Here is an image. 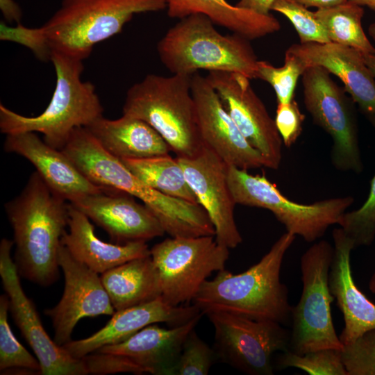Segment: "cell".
I'll return each mask as SVG.
<instances>
[{"instance_id":"obj_1","label":"cell","mask_w":375,"mask_h":375,"mask_svg":"<svg viewBox=\"0 0 375 375\" xmlns=\"http://www.w3.org/2000/svg\"><path fill=\"white\" fill-rule=\"evenodd\" d=\"M68 206L69 202L53 191L36 171L20 194L5 204L13 231V260L20 276L43 287L58 281V255L68 226Z\"/></svg>"},{"instance_id":"obj_2","label":"cell","mask_w":375,"mask_h":375,"mask_svg":"<svg viewBox=\"0 0 375 375\" xmlns=\"http://www.w3.org/2000/svg\"><path fill=\"white\" fill-rule=\"evenodd\" d=\"M62 151L95 185L119 190L141 200L170 237L215 235L201 206L167 195L144 183L106 151L86 127L76 128Z\"/></svg>"},{"instance_id":"obj_3","label":"cell","mask_w":375,"mask_h":375,"mask_svg":"<svg viewBox=\"0 0 375 375\" xmlns=\"http://www.w3.org/2000/svg\"><path fill=\"white\" fill-rule=\"evenodd\" d=\"M296 235L286 232L256 264L237 274L224 269L201 286L192 304L203 315L226 312L281 324L291 321L288 290L280 281L285 253Z\"/></svg>"},{"instance_id":"obj_4","label":"cell","mask_w":375,"mask_h":375,"mask_svg":"<svg viewBox=\"0 0 375 375\" xmlns=\"http://www.w3.org/2000/svg\"><path fill=\"white\" fill-rule=\"evenodd\" d=\"M56 86L46 109L35 117L18 114L0 104V131L6 135L40 133L44 141L62 150L73 131L87 127L103 116V108L94 85L83 81V61L53 51Z\"/></svg>"},{"instance_id":"obj_5","label":"cell","mask_w":375,"mask_h":375,"mask_svg":"<svg viewBox=\"0 0 375 375\" xmlns=\"http://www.w3.org/2000/svg\"><path fill=\"white\" fill-rule=\"evenodd\" d=\"M203 14L181 19L158 41L157 52L172 73L192 75L201 69L237 72L257 78L259 60L247 38L223 35Z\"/></svg>"},{"instance_id":"obj_6","label":"cell","mask_w":375,"mask_h":375,"mask_svg":"<svg viewBox=\"0 0 375 375\" xmlns=\"http://www.w3.org/2000/svg\"><path fill=\"white\" fill-rule=\"evenodd\" d=\"M192 75L147 74L127 91L123 115L151 126L179 158H190L203 148L191 92Z\"/></svg>"},{"instance_id":"obj_7","label":"cell","mask_w":375,"mask_h":375,"mask_svg":"<svg viewBox=\"0 0 375 375\" xmlns=\"http://www.w3.org/2000/svg\"><path fill=\"white\" fill-rule=\"evenodd\" d=\"M165 8V0H62L42 26L53 51L83 61L95 44L120 33L134 15Z\"/></svg>"},{"instance_id":"obj_8","label":"cell","mask_w":375,"mask_h":375,"mask_svg":"<svg viewBox=\"0 0 375 375\" xmlns=\"http://www.w3.org/2000/svg\"><path fill=\"white\" fill-rule=\"evenodd\" d=\"M227 182L236 204L267 209L288 232L312 242L322 237L329 226L338 224L340 216L354 201L347 196L320 200L309 204L291 201L265 174L227 165Z\"/></svg>"},{"instance_id":"obj_9","label":"cell","mask_w":375,"mask_h":375,"mask_svg":"<svg viewBox=\"0 0 375 375\" xmlns=\"http://www.w3.org/2000/svg\"><path fill=\"white\" fill-rule=\"evenodd\" d=\"M333 253L334 247L328 242L320 240L301 258L302 293L291 311L289 350L295 353L343 348L335 330L331 309L335 299L328 284Z\"/></svg>"},{"instance_id":"obj_10","label":"cell","mask_w":375,"mask_h":375,"mask_svg":"<svg viewBox=\"0 0 375 375\" xmlns=\"http://www.w3.org/2000/svg\"><path fill=\"white\" fill-rule=\"evenodd\" d=\"M159 275L161 297L177 306L192 301L214 272L225 269L228 248L214 235L167 238L150 249Z\"/></svg>"},{"instance_id":"obj_11","label":"cell","mask_w":375,"mask_h":375,"mask_svg":"<svg viewBox=\"0 0 375 375\" xmlns=\"http://www.w3.org/2000/svg\"><path fill=\"white\" fill-rule=\"evenodd\" d=\"M321 66L308 67L302 76L303 103L314 122L332 138L331 159L341 172L360 173L363 164L359 147L353 101Z\"/></svg>"},{"instance_id":"obj_12","label":"cell","mask_w":375,"mask_h":375,"mask_svg":"<svg viewBox=\"0 0 375 375\" xmlns=\"http://www.w3.org/2000/svg\"><path fill=\"white\" fill-rule=\"evenodd\" d=\"M215 331L217 359L251 375H272V358L290 349V332L272 320H254L226 312L206 315Z\"/></svg>"},{"instance_id":"obj_13","label":"cell","mask_w":375,"mask_h":375,"mask_svg":"<svg viewBox=\"0 0 375 375\" xmlns=\"http://www.w3.org/2000/svg\"><path fill=\"white\" fill-rule=\"evenodd\" d=\"M13 241L0 242V276L9 299L12 317L36 356L42 375L88 374L81 358L71 356L46 332L33 301L24 292L16 264L11 256Z\"/></svg>"},{"instance_id":"obj_14","label":"cell","mask_w":375,"mask_h":375,"mask_svg":"<svg viewBox=\"0 0 375 375\" xmlns=\"http://www.w3.org/2000/svg\"><path fill=\"white\" fill-rule=\"evenodd\" d=\"M206 78L242 134L263 156L266 167L277 169L282 159L283 141L250 78L226 71L208 72Z\"/></svg>"},{"instance_id":"obj_15","label":"cell","mask_w":375,"mask_h":375,"mask_svg":"<svg viewBox=\"0 0 375 375\" xmlns=\"http://www.w3.org/2000/svg\"><path fill=\"white\" fill-rule=\"evenodd\" d=\"M58 261L64 274V290L59 302L44 314L51 320L55 342L62 347L72 340L81 319L112 315L115 310L99 274L75 259L62 244Z\"/></svg>"},{"instance_id":"obj_16","label":"cell","mask_w":375,"mask_h":375,"mask_svg":"<svg viewBox=\"0 0 375 375\" xmlns=\"http://www.w3.org/2000/svg\"><path fill=\"white\" fill-rule=\"evenodd\" d=\"M191 92L203 144L227 165L244 170L266 167L265 158L242 134L206 76L193 74Z\"/></svg>"},{"instance_id":"obj_17","label":"cell","mask_w":375,"mask_h":375,"mask_svg":"<svg viewBox=\"0 0 375 375\" xmlns=\"http://www.w3.org/2000/svg\"><path fill=\"white\" fill-rule=\"evenodd\" d=\"M176 158L198 203L214 226L217 242L228 249L238 247L242 238L234 219L236 203L227 182V165L205 145L193 157Z\"/></svg>"},{"instance_id":"obj_18","label":"cell","mask_w":375,"mask_h":375,"mask_svg":"<svg viewBox=\"0 0 375 375\" xmlns=\"http://www.w3.org/2000/svg\"><path fill=\"white\" fill-rule=\"evenodd\" d=\"M74 207L100 226L112 242H146L165 233L153 212L132 195L115 189L85 195L72 202Z\"/></svg>"},{"instance_id":"obj_19","label":"cell","mask_w":375,"mask_h":375,"mask_svg":"<svg viewBox=\"0 0 375 375\" xmlns=\"http://www.w3.org/2000/svg\"><path fill=\"white\" fill-rule=\"evenodd\" d=\"M201 314L203 312L193 304L173 306L160 297L115 311L106 326L95 333L84 339L72 340L62 347L71 356L80 359L103 346L120 343L150 324L165 322L177 326Z\"/></svg>"},{"instance_id":"obj_20","label":"cell","mask_w":375,"mask_h":375,"mask_svg":"<svg viewBox=\"0 0 375 375\" xmlns=\"http://www.w3.org/2000/svg\"><path fill=\"white\" fill-rule=\"evenodd\" d=\"M3 149L28 160L46 184L69 203L110 189L91 182L62 150L51 147L34 132L6 135Z\"/></svg>"},{"instance_id":"obj_21","label":"cell","mask_w":375,"mask_h":375,"mask_svg":"<svg viewBox=\"0 0 375 375\" xmlns=\"http://www.w3.org/2000/svg\"><path fill=\"white\" fill-rule=\"evenodd\" d=\"M287 51L306 67L321 66L338 76L344 90L369 118L375 116V78L358 50L333 42L294 44Z\"/></svg>"},{"instance_id":"obj_22","label":"cell","mask_w":375,"mask_h":375,"mask_svg":"<svg viewBox=\"0 0 375 375\" xmlns=\"http://www.w3.org/2000/svg\"><path fill=\"white\" fill-rule=\"evenodd\" d=\"M334 253L328 284L331 293L336 299L344 321L339 336L343 345L356 340L364 333L375 329V304L356 286L351 267V252L355 249L353 242L341 228L332 233Z\"/></svg>"},{"instance_id":"obj_23","label":"cell","mask_w":375,"mask_h":375,"mask_svg":"<svg viewBox=\"0 0 375 375\" xmlns=\"http://www.w3.org/2000/svg\"><path fill=\"white\" fill-rule=\"evenodd\" d=\"M202 315L168 329L150 324L120 343L103 346L97 351L122 356L146 373L170 375L186 338Z\"/></svg>"},{"instance_id":"obj_24","label":"cell","mask_w":375,"mask_h":375,"mask_svg":"<svg viewBox=\"0 0 375 375\" xmlns=\"http://www.w3.org/2000/svg\"><path fill=\"white\" fill-rule=\"evenodd\" d=\"M69 231L61 239L71 255L97 274L134 258L150 256L146 242L108 243L96 236L91 220L69 203Z\"/></svg>"},{"instance_id":"obj_25","label":"cell","mask_w":375,"mask_h":375,"mask_svg":"<svg viewBox=\"0 0 375 375\" xmlns=\"http://www.w3.org/2000/svg\"><path fill=\"white\" fill-rule=\"evenodd\" d=\"M109 153L121 159H139L168 154L171 149L148 123L122 115L116 119L103 116L86 127Z\"/></svg>"},{"instance_id":"obj_26","label":"cell","mask_w":375,"mask_h":375,"mask_svg":"<svg viewBox=\"0 0 375 375\" xmlns=\"http://www.w3.org/2000/svg\"><path fill=\"white\" fill-rule=\"evenodd\" d=\"M167 15L183 19L193 14H203L212 22L249 40L274 33L281 28L278 20L269 15L229 3L226 0H165Z\"/></svg>"},{"instance_id":"obj_27","label":"cell","mask_w":375,"mask_h":375,"mask_svg":"<svg viewBox=\"0 0 375 375\" xmlns=\"http://www.w3.org/2000/svg\"><path fill=\"white\" fill-rule=\"evenodd\" d=\"M100 276L115 311L153 301L162 294L151 255L128 260Z\"/></svg>"},{"instance_id":"obj_28","label":"cell","mask_w":375,"mask_h":375,"mask_svg":"<svg viewBox=\"0 0 375 375\" xmlns=\"http://www.w3.org/2000/svg\"><path fill=\"white\" fill-rule=\"evenodd\" d=\"M126 167L153 189L169 196L198 203L177 158L169 153L139 159H121Z\"/></svg>"},{"instance_id":"obj_29","label":"cell","mask_w":375,"mask_h":375,"mask_svg":"<svg viewBox=\"0 0 375 375\" xmlns=\"http://www.w3.org/2000/svg\"><path fill=\"white\" fill-rule=\"evenodd\" d=\"M315 15L326 29L331 42L354 48L361 53L375 52L362 26L364 9L348 0L317 9Z\"/></svg>"},{"instance_id":"obj_30","label":"cell","mask_w":375,"mask_h":375,"mask_svg":"<svg viewBox=\"0 0 375 375\" xmlns=\"http://www.w3.org/2000/svg\"><path fill=\"white\" fill-rule=\"evenodd\" d=\"M9 299L5 293L0 296V371L17 369L24 372H34L40 374L41 367L17 340L8 321Z\"/></svg>"},{"instance_id":"obj_31","label":"cell","mask_w":375,"mask_h":375,"mask_svg":"<svg viewBox=\"0 0 375 375\" xmlns=\"http://www.w3.org/2000/svg\"><path fill=\"white\" fill-rule=\"evenodd\" d=\"M280 369L295 367L310 375H348L342 360L341 350L324 349L303 354L290 350L281 352L277 360Z\"/></svg>"},{"instance_id":"obj_32","label":"cell","mask_w":375,"mask_h":375,"mask_svg":"<svg viewBox=\"0 0 375 375\" xmlns=\"http://www.w3.org/2000/svg\"><path fill=\"white\" fill-rule=\"evenodd\" d=\"M375 128V116L369 117ZM338 224L351 240L354 248L370 245L375 238V174L370 181L368 197L358 209L344 212Z\"/></svg>"},{"instance_id":"obj_33","label":"cell","mask_w":375,"mask_h":375,"mask_svg":"<svg viewBox=\"0 0 375 375\" xmlns=\"http://www.w3.org/2000/svg\"><path fill=\"white\" fill-rule=\"evenodd\" d=\"M306 68L298 57L286 51L282 67H276L267 61L259 60L257 78L272 85L278 103H288L294 99L297 81Z\"/></svg>"},{"instance_id":"obj_34","label":"cell","mask_w":375,"mask_h":375,"mask_svg":"<svg viewBox=\"0 0 375 375\" xmlns=\"http://www.w3.org/2000/svg\"><path fill=\"white\" fill-rule=\"evenodd\" d=\"M271 10L281 13L292 22L299 35V43L331 42L315 12L294 0H275Z\"/></svg>"},{"instance_id":"obj_35","label":"cell","mask_w":375,"mask_h":375,"mask_svg":"<svg viewBox=\"0 0 375 375\" xmlns=\"http://www.w3.org/2000/svg\"><path fill=\"white\" fill-rule=\"evenodd\" d=\"M216 359L214 349L201 340L194 328L186 338L170 375H206Z\"/></svg>"},{"instance_id":"obj_36","label":"cell","mask_w":375,"mask_h":375,"mask_svg":"<svg viewBox=\"0 0 375 375\" xmlns=\"http://www.w3.org/2000/svg\"><path fill=\"white\" fill-rule=\"evenodd\" d=\"M341 355L348 375H375V329L343 345Z\"/></svg>"},{"instance_id":"obj_37","label":"cell","mask_w":375,"mask_h":375,"mask_svg":"<svg viewBox=\"0 0 375 375\" xmlns=\"http://www.w3.org/2000/svg\"><path fill=\"white\" fill-rule=\"evenodd\" d=\"M0 40L12 42L29 49L35 56L42 60H51L53 50L47 35L42 26L28 28L20 22L16 26L7 25L0 22Z\"/></svg>"},{"instance_id":"obj_38","label":"cell","mask_w":375,"mask_h":375,"mask_svg":"<svg viewBox=\"0 0 375 375\" xmlns=\"http://www.w3.org/2000/svg\"><path fill=\"white\" fill-rule=\"evenodd\" d=\"M88 374L132 373L142 374L144 369L128 358L117 354L94 351L81 358Z\"/></svg>"},{"instance_id":"obj_39","label":"cell","mask_w":375,"mask_h":375,"mask_svg":"<svg viewBox=\"0 0 375 375\" xmlns=\"http://www.w3.org/2000/svg\"><path fill=\"white\" fill-rule=\"evenodd\" d=\"M304 119L305 115L294 99L288 103H278L274 121L285 147H290L296 142L301 133Z\"/></svg>"},{"instance_id":"obj_40","label":"cell","mask_w":375,"mask_h":375,"mask_svg":"<svg viewBox=\"0 0 375 375\" xmlns=\"http://www.w3.org/2000/svg\"><path fill=\"white\" fill-rule=\"evenodd\" d=\"M0 10L8 22H20L22 12L19 6L14 0H0Z\"/></svg>"},{"instance_id":"obj_41","label":"cell","mask_w":375,"mask_h":375,"mask_svg":"<svg viewBox=\"0 0 375 375\" xmlns=\"http://www.w3.org/2000/svg\"><path fill=\"white\" fill-rule=\"evenodd\" d=\"M275 0H240L235 5L251 10L259 14L269 15L271 7Z\"/></svg>"},{"instance_id":"obj_42","label":"cell","mask_w":375,"mask_h":375,"mask_svg":"<svg viewBox=\"0 0 375 375\" xmlns=\"http://www.w3.org/2000/svg\"><path fill=\"white\" fill-rule=\"evenodd\" d=\"M306 8L316 7L317 9L334 6L348 0H294Z\"/></svg>"},{"instance_id":"obj_43","label":"cell","mask_w":375,"mask_h":375,"mask_svg":"<svg viewBox=\"0 0 375 375\" xmlns=\"http://www.w3.org/2000/svg\"><path fill=\"white\" fill-rule=\"evenodd\" d=\"M361 54L365 65L375 78V52Z\"/></svg>"},{"instance_id":"obj_44","label":"cell","mask_w":375,"mask_h":375,"mask_svg":"<svg viewBox=\"0 0 375 375\" xmlns=\"http://www.w3.org/2000/svg\"><path fill=\"white\" fill-rule=\"evenodd\" d=\"M360 6H365L375 11V0H349Z\"/></svg>"},{"instance_id":"obj_45","label":"cell","mask_w":375,"mask_h":375,"mask_svg":"<svg viewBox=\"0 0 375 375\" xmlns=\"http://www.w3.org/2000/svg\"><path fill=\"white\" fill-rule=\"evenodd\" d=\"M369 288L372 292L375 293V271L369 280Z\"/></svg>"},{"instance_id":"obj_46","label":"cell","mask_w":375,"mask_h":375,"mask_svg":"<svg viewBox=\"0 0 375 375\" xmlns=\"http://www.w3.org/2000/svg\"><path fill=\"white\" fill-rule=\"evenodd\" d=\"M368 33L375 42V22L369 25L368 28Z\"/></svg>"}]
</instances>
